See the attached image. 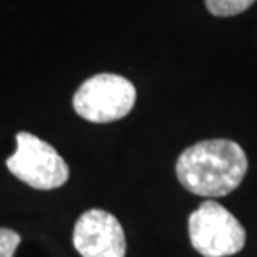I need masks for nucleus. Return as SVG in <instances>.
<instances>
[{
	"instance_id": "1",
	"label": "nucleus",
	"mask_w": 257,
	"mask_h": 257,
	"mask_svg": "<svg viewBox=\"0 0 257 257\" xmlns=\"http://www.w3.org/2000/svg\"><path fill=\"white\" fill-rule=\"evenodd\" d=\"M247 172V156L237 142L210 139L187 147L176 162L184 189L202 197H222L235 191Z\"/></svg>"
},
{
	"instance_id": "2",
	"label": "nucleus",
	"mask_w": 257,
	"mask_h": 257,
	"mask_svg": "<svg viewBox=\"0 0 257 257\" xmlns=\"http://www.w3.org/2000/svg\"><path fill=\"white\" fill-rule=\"evenodd\" d=\"M15 142L17 149L5 162L14 177L39 191L59 189L69 181V166L54 146L30 132H19Z\"/></svg>"
},
{
	"instance_id": "5",
	"label": "nucleus",
	"mask_w": 257,
	"mask_h": 257,
	"mask_svg": "<svg viewBox=\"0 0 257 257\" xmlns=\"http://www.w3.org/2000/svg\"><path fill=\"white\" fill-rule=\"evenodd\" d=\"M72 240L82 257H125V232L107 210L89 209L79 215Z\"/></svg>"
},
{
	"instance_id": "7",
	"label": "nucleus",
	"mask_w": 257,
	"mask_h": 257,
	"mask_svg": "<svg viewBox=\"0 0 257 257\" xmlns=\"http://www.w3.org/2000/svg\"><path fill=\"white\" fill-rule=\"evenodd\" d=\"M20 240V234L14 229L0 227V257H14Z\"/></svg>"
},
{
	"instance_id": "6",
	"label": "nucleus",
	"mask_w": 257,
	"mask_h": 257,
	"mask_svg": "<svg viewBox=\"0 0 257 257\" xmlns=\"http://www.w3.org/2000/svg\"><path fill=\"white\" fill-rule=\"evenodd\" d=\"M255 0H205L209 12L215 17H232L247 10Z\"/></svg>"
},
{
	"instance_id": "4",
	"label": "nucleus",
	"mask_w": 257,
	"mask_h": 257,
	"mask_svg": "<svg viewBox=\"0 0 257 257\" xmlns=\"http://www.w3.org/2000/svg\"><path fill=\"white\" fill-rule=\"evenodd\" d=\"M137 99L136 87L117 74H97L82 84L72 99L74 110L94 124H107L125 117Z\"/></svg>"
},
{
	"instance_id": "3",
	"label": "nucleus",
	"mask_w": 257,
	"mask_h": 257,
	"mask_svg": "<svg viewBox=\"0 0 257 257\" xmlns=\"http://www.w3.org/2000/svg\"><path fill=\"white\" fill-rule=\"evenodd\" d=\"M192 247L204 257H229L245 245L244 225L215 200H205L189 215Z\"/></svg>"
}]
</instances>
